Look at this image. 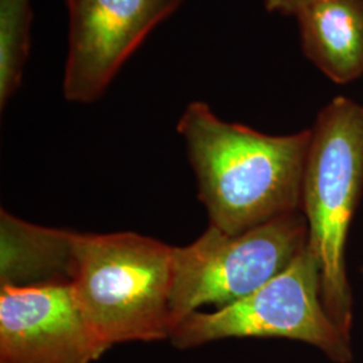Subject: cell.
Instances as JSON below:
<instances>
[{
    "label": "cell",
    "mask_w": 363,
    "mask_h": 363,
    "mask_svg": "<svg viewBox=\"0 0 363 363\" xmlns=\"http://www.w3.org/2000/svg\"><path fill=\"white\" fill-rule=\"evenodd\" d=\"M109 349L72 284L0 288V363H91Z\"/></svg>",
    "instance_id": "7"
},
{
    "label": "cell",
    "mask_w": 363,
    "mask_h": 363,
    "mask_svg": "<svg viewBox=\"0 0 363 363\" xmlns=\"http://www.w3.org/2000/svg\"><path fill=\"white\" fill-rule=\"evenodd\" d=\"M304 55L335 84L363 76V0H319L296 16Z\"/></svg>",
    "instance_id": "9"
},
{
    "label": "cell",
    "mask_w": 363,
    "mask_h": 363,
    "mask_svg": "<svg viewBox=\"0 0 363 363\" xmlns=\"http://www.w3.org/2000/svg\"><path fill=\"white\" fill-rule=\"evenodd\" d=\"M361 274H362V277H363V268H362V269H361Z\"/></svg>",
    "instance_id": "12"
},
{
    "label": "cell",
    "mask_w": 363,
    "mask_h": 363,
    "mask_svg": "<svg viewBox=\"0 0 363 363\" xmlns=\"http://www.w3.org/2000/svg\"><path fill=\"white\" fill-rule=\"evenodd\" d=\"M363 194V105L339 96L319 112L303 181L301 213L322 276L325 311L351 339L354 298L346 242Z\"/></svg>",
    "instance_id": "2"
},
{
    "label": "cell",
    "mask_w": 363,
    "mask_h": 363,
    "mask_svg": "<svg viewBox=\"0 0 363 363\" xmlns=\"http://www.w3.org/2000/svg\"><path fill=\"white\" fill-rule=\"evenodd\" d=\"M316 1L319 0H262L268 11L283 15H294L295 18L303 10H306Z\"/></svg>",
    "instance_id": "11"
},
{
    "label": "cell",
    "mask_w": 363,
    "mask_h": 363,
    "mask_svg": "<svg viewBox=\"0 0 363 363\" xmlns=\"http://www.w3.org/2000/svg\"><path fill=\"white\" fill-rule=\"evenodd\" d=\"M174 247L133 232L79 234L72 281L105 343L169 339Z\"/></svg>",
    "instance_id": "3"
},
{
    "label": "cell",
    "mask_w": 363,
    "mask_h": 363,
    "mask_svg": "<svg viewBox=\"0 0 363 363\" xmlns=\"http://www.w3.org/2000/svg\"><path fill=\"white\" fill-rule=\"evenodd\" d=\"M31 0H0V108L21 86L30 50Z\"/></svg>",
    "instance_id": "10"
},
{
    "label": "cell",
    "mask_w": 363,
    "mask_h": 363,
    "mask_svg": "<svg viewBox=\"0 0 363 363\" xmlns=\"http://www.w3.org/2000/svg\"><path fill=\"white\" fill-rule=\"evenodd\" d=\"M77 233L33 225L0 211V286L72 284Z\"/></svg>",
    "instance_id": "8"
},
{
    "label": "cell",
    "mask_w": 363,
    "mask_h": 363,
    "mask_svg": "<svg viewBox=\"0 0 363 363\" xmlns=\"http://www.w3.org/2000/svg\"><path fill=\"white\" fill-rule=\"evenodd\" d=\"M307 245L308 226L301 211L238 235L208 225L190 245L174 247L169 298L174 330L203 306L218 310L250 295L286 271Z\"/></svg>",
    "instance_id": "4"
},
{
    "label": "cell",
    "mask_w": 363,
    "mask_h": 363,
    "mask_svg": "<svg viewBox=\"0 0 363 363\" xmlns=\"http://www.w3.org/2000/svg\"><path fill=\"white\" fill-rule=\"evenodd\" d=\"M184 0H66V100H99L130 55Z\"/></svg>",
    "instance_id": "6"
},
{
    "label": "cell",
    "mask_w": 363,
    "mask_h": 363,
    "mask_svg": "<svg viewBox=\"0 0 363 363\" xmlns=\"http://www.w3.org/2000/svg\"><path fill=\"white\" fill-rule=\"evenodd\" d=\"M229 337H281L308 343L335 363L352 361L351 339L325 311L320 268L310 247L286 271L244 298L217 311L193 312L172 331L177 349Z\"/></svg>",
    "instance_id": "5"
},
{
    "label": "cell",
    "mask_w": 363,
    "mask_h": 363,
    "mask_svg": "<svg viewBox=\"0 0 363 363\" xmlns=\"http://www.w3.org/2000/svg\"><path fill=\"white\" fill-rule=\"evenodd\" d=\"M177 130L210 226L238 235L301 211L311 128L267 135L225 121L210 105L193 101L182 113Z\"/></svg>",
    "instance_id": "1"
}]
</instances>
